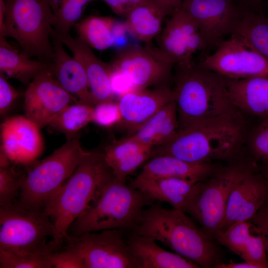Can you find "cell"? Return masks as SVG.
Instances as JSON below:
<instances>
[{
  "label": "cell",
  "instance_id": "7a4b0ae2",
  "mask_svg": "<svg viewBox=\"0 0 268 268\" xmlns=\"http://www.w3.org/2000/svg\"><path fill=\"white\" fill-rule=\"evenodd\" d=\"M132 233L160 242L200 268H215L221 262L214 240L179 209L152 203Z\"/></svg>",
  "mask_w": 268,
  "mask_h": 268
},
{
  "label": "cell",
  "instance_id": "f35d334b",
  "mask_svg": "<svg viewBox=\"0 0 268 268\" xmlns=\"http://www.w3.org/2000/svg\"><path fill=\"white\" fill-rule=\"evenodd\" d=\"M66 243V247L55 252L52 257L54 268H85L84 260L79 252Z\"/></svg>",
  "mask_w": 268,
  "mask_h": 268
},
{
  "label": "cell",
  "instance_id": "8992f818",
  "mask_svg": "<svg viewBox=\"0 0 268 268\" xmlns=\"http://www.w3.org/2000/svg\"><path fill=\"white\" fill-rule=\"evenodd\" d=\"M109 168L103 153L88 151L44 210L66 239L69 227L94 199Z\"/></svg>",
  "mask_w": 268,
  "mask_h": 268
},
{
  "label": "cell",
  "instance_id": "4dcf8cb0",
  "mask_svg": "<svg viewBox=\"0 0 268 268\" xmlns=\"http://www.w3.org/2000/svg\"><path fill=\"white\" fill-rule=\"evenodd\" d=\"M93 0H48L56 18L54 30L67 34L81 20L88 4Z\"/></svg>",
  "mask_w": 268,
  "mask_h": 268
},
{
  "label": "cell",
  "instance_id": "bcb514c9",
  "mask_svg": "<svg viewBox=\"0 0 268 268\" xmlns=\"http://www.w3.org/2000/svg\"><path fill=\"white\" fill-rule=\"evenodd\" d=\"M260 172L268 180V162H263L260 168Z\"/></svg>",
  "mask_w": 268,
  "mask_h": 268
},
{
  "label": "cell",
  "instance_id": "83f0119b",
  "mask_svg": "<svg viewBox=\"0 0 268 268\" xmlns=\"http://www.w3.org/2000/svg\"><path fill=\"white\" fill-rule=\"evenodd\" d=\"M116 20L111 17L90 15L75 26L78 37L91 48L99 51L115 45Z\"/></svg>",
  "mask_w": 268,
  "mask_h": 268
},
{
  "label": "cell",
  "instance_id": "ba28073f",
  "mask_svg": "<svg viewBox=\"0 0 268 268\" xmlns=\"http://www.w3.org/2000/svg\"><path fill=\"white\" fill-rule=\"evenodd\" d=\"M65 242L44 209H28L17 202L0 207V249L26 254L61 249Z\"/></svg>",
  "mask_w": 268,
  "mask_h": 268
},
{
  "label": "cell",
  "instance_id": "7dc6e473",
  "mask_svg": "<svg viewBox=\"0 0 268 268\" xmlns=\"http://www.w3.org/2000/svg\"><path fill=\"white\" fill-rule=\"evenodd\" d=\"M251 0L256 3L259 2L261 1V0Z\"/></svg>",
  "mask_w": 268,
  "mask_h": 268
},
{
  "label": "cell",
  "instance_id": "30bf717a",
  "mask_svg": "<svg viewBox=\"0 0 268 268\" xmlns=\"http://www.w3.org/2000/svg\"><path fill=\"white\" fill-rule=\"evenodd\" d=\"M126 230L107 229L65 239L82 257L85 268H137L124 238Z\"/></svg>",
  "mask_w": 268,
  "mask_h": 268
},
{
  "label": "cell",
  "instance_id": "ee69618b",
  "mask_svg": "<svg viewBox=\"0 0 268 268\" xmlns=\"http://www.w3.org/2000/svg\"><path fill=\"white\" fill-rule=\"evenodd\" d=\"M215 268H259L257 266L252 263L244 261V262H234L230 261L224 263L220 262L217 264Z\"/></svg>",
  "mask_w": 268,
  "mask_h": 268
},
{
  "label": "cell",
  "instance_id": "f6af8a7d",
  "mask_svg": "<svg viewBox=\"0 0 268 268\" xmlns=\"http://www.w3.org/2000/svg\"><path fill=\"white\" fill-rule=\"evenodd\" d=\"M168 8L172 12L181 7L183 0H157Z\"/></svg>",
  "mask_w": 268,
  "mask_h": 268
},
{
  "label": "cell",
  "instance_id": "5b68a950",
  "mask_svg": "<svg viewBox=\"0 0 268 268\" xmlns=\"http://www.w3.org/2000/svg\"><path fill=\"white\" fill-rule=\"evenodd\" d=\"M88 152L77 134L47 157L26 165L17 202L28 209L43 210Z\"/></svg>",
  "mask_w": 268,
  "mask_h": 268
},
{
  "label": "cell",
  "instance_id": "8d00e7d4",
  "mask_svg": "<svg viewBox=\"0 0 268 268\" xmlns=\"http://www.w3.org/2000/svg\"><path fill=\"white\" fill-rule=\"evenodd\" d=\"M121 118L118 102L113 100L100 102L93 106L92 122L99 126L110 127L118 125Z\"/></svg>",
  "mask_w": 268,
  "mask_h": 268
},
{
  "label": "cell",
  "instance_id": "2e32d148",
  "mask_svg": "<svg viewBox=\"0 0 268 268\" xmlns=\"http://www.w3.org/2000/svg\"><path fill=\"white\" fill-rule=\"evenodd\" d=\"M40 130L25 116L6 119L0 126V151L16 164L33 162L43 150Z\"/></svg>",
  "mask_w": 268,
  "mask_h": 268
},
{
  "label": "cell",
  "instance_id": "603a6c76",
  "mask_svg": "<svg viewBox=\"0 0 268 268\" xmlns=\"http://www.w3.org/2000/svg\"><path fill=\"white\" fill-rule=\"evenodd\" d=\"M191 180L172 177L139 175L131 185L153 201L165 202L183 211L195 185Z\"/></svg>",
  "mask_w": 268,
  "mask_h": 268
},
{
  "label": "cell",
  "instance_id": "7402d4cb",
  "mask_svg": "<svg viewBox=\"0 0 268 268\" xmlns=\"http://www.w3.org/2000/svg\"><path fill=\"white\" fill-rule=\"evenodd\" d=\"M227 87L232 103L241 113L258 119L268 116V76L227 78Z\"/></svg>",
  "mask_w": 268,
  "mask_h": 268
},
{
  "label": "cell",
  "instance_id": "1f68e13d",
  "mask_svg": "<svg viewBox=\"0 0 268 268\" xmlns=\"http://www.w3.org/2000/svg\"><path fill=\"white\" fill-rule=\"evenodd\" d=\"M61 249L50 248L26 254L0 249V268H51L53 254Z\"/></svg>",
  "mask_w": 268,
  "mask_h": 268
},
{
  "label": "cell",
  "instance_id": "836d02e7",
  "mask_svg": "<svg viewBox=\"0 0 268 268\" xmlns=\"http://www.w3.org/2000/svg\"><path fill=\"white\" fill-rule=\"evenodd\" d=\"M21 189V173L10 165L0 167V207L18 201Z\"/></svg>",
  "mask_w": 268,
  "mask_h": 268
},
{
  "label": "cell",
  "instance_id": "277c9868",
  "mask_svg": "<svg viewBox=\"0 0 268 268\" xmlns=\"http://www.w3.org/2000/svg\"><path fill=\"white\" fill-rule=\"evenodd\" d=\"M153 201L139 190L117 179L109 167L94 199L71 224L68 234L78 236L112 229L133 231L146 206Z\"/></svg>",
  "mask_w": 268,
  "mask_h": 268
},
{
  "label": "cell",
  "instance_id": "cb8c5ba5",
  "mask_svg": "<svg viewBox=\"0 0 268 268\" xmlns=\"http://www.w3.org/2000/svg\"><path fill=\"white\" fill-rule=\"evenodd\" d=\"M153 238L132 233L126 241L137 268H198V265L176 253L165 250Z\"/></svg>",
  "mask_w": 268,
  "mask_h": 268
},
{
  "label": "cell",
  "instance_id": "d4e9b609",
  "mask_svg": "<svg viewBox=\"0 0 268 268\" xmlns=\"http://www.w3.org/2000/svg\"><path fill=\"white\" fill-rule=\"evenodd\" d=\"M172 12L157 0H144L126 16L127 29L136 39L150 43L163 29V24Z\"/></svg>",
  "mask_w": 268,
  "mask_h": 268
},
{
  "label": "cell",
  "instance_id": "9a60e30c",
  "mask_svg": "<svg viewBox=\"0 0 268 268\" xmlns=\"http://www.w3.org/2000/svg\"><path fill=\"white\" fill-rule=\"evenodd\" d=\"M158 36L157 48L175 66L193 60L205 47L196 23L181 7L172 13Z\"/></svg>",
  "mask_w": 268,
  "mask_h": 268
},
{
  "label": "cell",
  "instance_id": "52a82bcc",
  "mask_svg": "<svg viewBox=\"0 0 268 268\" xmlns=\"http://www.w3.org/2000/svg\"><path fill=\"white\" fill-rule=\"evenodd\" d=\"M3 1L5 14L0 37L14 39L30 57L52 60L56 18L48 0Z\"/></svg>",
  "mask_w": 268,
  "mask_h": 268
},
{
  "label": "cell",
  "instance_id": "4316f807",
  "mask_svg": "<svg viewBox=\"0 0 268 268\" xmlns=\"http://www.w3.org/2000/svg\"><path fill=\"white\" fill-rule=\"evenodd\" d=\"M0 73L26 84L41 72L51 68L47 63L33 60L22 52L15 50L5 37L0 38Z\"/></svg>",
  "mask_w": 268,
  "mask_h": 268
},
{
  "label": "cell",
  "instance_id": "e0dca14e",
  "mask_svg": "<svg viewBox=\"0 0 268 268\" xmlns=\"http://www.w3.org/2000/svg\"><path fill=\"white\" fill-rule=\"evenodd\" d=\"M268 196V180L254 166L232 189L219 232L234 223L251 219Z\"/></svg>",
  "mask_w": 268,
  "mask_h": 268
},
{
  "label": "cell",
  "instance_id": "74e56055",
  "mask_svg": "<svg viewBox=\"0 0 268 268\" xmlns=\"http://www.w3.org/2000/svg\"><path fill=\"white\" fill-rule=\"evenodd\" d=\"M152 149H146L135 153L110 168L114 176L121 181L126 182L129 175L150 158Z\"/></svg>",
  "mask_w": 268,
  "mask_h": 268
},
{
  "label": "cell",
  "instance_id": "e575fe53",
  "mask_svg": "<svg viewBox=\"0 0 268 268\" xmlns=\"http://www.w3.org/2000/svg\"><path fill=\"white\" fill-rule=\"evenodd\" d=\"M149 149L152 148L128 136L106 147L103 155L106 163L111 168L125 159Z\"/></svg>",
  "mask_w": 268,
  "mask_h": 268
},
{
  "label": "cell",
  "instance_id": "ffe728a7",
  "mask_svg": "<svg viewBox=\"0 0 268 268\" xmlns=\"http://www.w3.org/2000/svg\"><path fill=\"white\" fill-rule=\"evenodd\" d=\"M215 240L238 255L244 261L254 264L259 268H268L264 235L250 220L234 223L219 232Z\"/></svg>",
  "mask_w": 268,
  "mask_h": 268
},
{
  "label": "cell",
  "instance_id": "8fae6325",
  "mask_svg": "<svg viewBox=\"0 0 268 268\" xmlns=\"http://www.w3.org/2000/svg\"><path fill=\"white\" fill-rule=\"evenodd\" d=\"M111 65L126 76L136 89L169 85L175 66L150 43L143 47H124Z\"/></svg>",
  "mask_w": 268,
  "mask_h": 268
},
{
  "label": "cell",
  "instance_id": "6da1fadb",
  "mask_svg": "<svg viewBox=\"0 0 268 268\" xmlns=\"http://www.w3.org/2000/svg\"><path fill=\"white\" fill-rule=\"evenodd\" d=\"M236 112L196 123L181 129L167 142L152 148L151 158L174 156L194 163L230 157L242 143L245 125Z\"/></svg>",
  "mask_w": 268,
  "mask_h": 268
},
{
  "label": "cell",
  "instance_id": "9c48e42d",
  "mask_svg": "<svg viewBox=\"0 0 268 268\" xmlns=\"http://www.w3.org/2000/svg\"><path fill=\"white\" fill-rule=\"evenodd\" d=\"M254 166L236 163L219 167L195 185L183 211L194 218L214 240L220 231L232 189Z\"/></svg>",
  "mask_w": 268,
  "mask_h": 268
},
{
  "label": "cell",
  "instance_id": "4fadbf2b",
  "mask_svg": "<svg viewBox=\"0 0 268 268\" xmlns=\"http://www.w3.org/2000/svg\"><path fill=\"white\" fill-rule=\"evenodd\" d=\"M181 7L196 23L205 47L217 48L242 14L230 0H183Z\"/></svg>",
  "mask_w": 268,
  "mask_h": 268
},
{
  "label": "cell",
  "instance_id": "44dd1931",
  "mask_svg": "<svg viewBox=\"0 0 268 268\" xmlns=\"http://www.w3.org/2000/svg\"><path fill=\"white\" fill-rule=\"evenodd\" d=\"M54 62L52 71L56 79L79 102L95 105L86 71L81 64L65 51L61 41L52 34Z\"/></svg>",
  "mask_w": 268,
  "mask_h": 268
},
{
  "label": "cell",
  "instance_id": "d6a6232c",
  "mask_svg": "<svg viewBox=\"0 0 268 268\" xmlns=\"http://www.w3.org/2000/svg\"><path fill=\"white\" fill-rule=\"evenodd\" d=\"M176 109V103L173 100L128 136L146 146L153 148L154 141L160 132L167 118Z\"/></svg>",
  "mask_w": 268,
  "mask_h": 268
},
{
  "label": "cell",
  "instance_id": "484cf974",
  "mask_svg": "<svg viewBox=\"0 0 268 268\" xmlns=\"http://www.w3.org/2000/svg\"><path fill=\"white\" fill-rule=\"evenodd\" d=\"M218 168L212 162L194 163L174 156L161 155L150 158L144 164L139 174L181 178L198 182L210 176Z\"/></svg>",
  "mask_w": 268,
  "mask_h": 268
},
{
  "label": "cell",
  "instance_id": "3957f363",
  "mask_svg": "<svg viewBox=\"0 0 268 268\" xmlns=\"http://www.w3.org/2000/svg\"><path fill=\"white\" fill-rule=\"evenodd\" d=\"M175 67L172 91L179 129L239 111L229 96L226 77L201 67L193 60Z\"/></svg>",
  "mask_w": 268,
  "mask_h": 268
},
{
  "label": "cell",
  "instance_id": "ac0fdd59",
  "mask_svg": "<svg viewBox=\"0 0 268 268\" xmlns=\"http://www.w3.org/2000/svg\"><path fill=\"white\" fill-rule=\"evenodd\" d=\"M173 100L172 89L169 85L129 92L121 96L118 102L122 116L118 124L128 129L132 134Z\"/></svg>",
  "mask_w": 268,
  "mask_h": 268
},
{
  "label": "cell",
  "instance_id": "d590c367",
  "mask_svg": "<svg viewBox=\"0 0 268 268\" xmlns=\"http://www.w3.org/2000/svg\"><path fill=\"white\" fill-rule=\"evenodd\" d=\"M258 120L249 136V148L256 160L268 162V116Z\"/></svg>",
  "mask_w": 268,
  "mask_h": 268
},
{
  "label": "cell",
  "instance_id": "7bdbcfd3",
  "mask_svg": "<svg viewBox=\"0 0 268 268\" xmlns=\"http://www.w3.org/2000/svg\"><path fill=\"white\" fill-rule=\"evenodd\" d=\"M106 3L117 15L126 17L135 6L144 0H100Z\"/></svg>",
  "mask_w": 268,
  "mask_h": 268
},
{
  "label": "cell",
  "instance_id": "60d3db41",
  "mask_svg": "<svg viewBox=\"0 0 268 268\" xmlns=\"http://www.w3.org/2000/svg\"><path fill=\"white\" fill-rule=\"evenodd\" d=\"M111 85L114 96H118L119 98L129 92L136 90L126 76L113 67Z\"/></svg>",
  "mask_w": 268,
  "mask_h": 268
},
{
  "label": "cell",
  "instance_id": "7c38bea8",
  "mask_svg": "<svg viewBox=\"0 0 268 268\" xmlns=\"http://www.w3.org/2000/svg\"><path fill=\"white\" fill-rule=\"evenodd\" d=\"M199 66L230 79L268 76V60L251 49L238 35L223 41Z\"/></svg>",
  "mask_w": 268,
  "mask_h": 268
},
{
  "label": "cell",
  "instance_id": "f546056e",
  "mask_svg": "<svg viewBox=\"0 0 268 268\" xmlns=\"http://www.w3.org/2000/svg\"><path fill=\"white\" fill-rule=\"evenodd\" d=\"M93 106L77 102L65 107L48 126L64 134L67 139L77 135L78 132L92 121Z\"/></svg>",
  "mask_w": 268,
  "mask_h": 268
},
{
  "label": "cell",
  "instance_id": "f1b7e54d",
  "mask_svg": "<svg viewBox=\"0 0 268 268\" xmlns=\"http://www.w3.org/2000/svg\"><path fill=\"white\" fill-rule=\"evenodd\" d=\"M233 33L239 36L251 49L268 60V19L264 16L250 11H243Z\"/></svg>",
  "mask_w": 268,
  "mask_h": 268
},
{
  "label": "cell",
  "instance_id": "b9f144b4",
  "mask_svg": "<svg viewBox=\"0 0 268 268\" xmlns=\"http://www.w3.org/2000/svg\"><path fill=\"white\" fill-rule=\"evenodd\" d=\"M249 220L261 230L264 235L268 259V196L260 209Z\"/></svg>",
  "mask_w": 268,
  "mask_h": 268
},
{
  "label": "cell",
  "instance_id": "ab89813d",
  "mask_svg": "<svg viewBox=\"0 0 268 268\" xmlns=\"http://www.w3.org/2000/svg\"><path fill=\"white\" fill-rule=\"evenodd\" d=\"M19 93L8 82L5 76L0 75V114L3 116L19 96Z\"/></svg>",
  "mask_w": 268,
  "mask_h": 268
},
{
  "label": "cell",
  "instance_id": "d6986e66",
  "mask_svg": "<svg viewBox=\"0 0 268 268\" xmlns=\"http://www.w3.org/2000/svg\"><path fill=\"white\" fill-rule=\"evenodd\" d=\"M52 34L70 50L73 56L83 67L95 105L113 100L115 96L111 85V64H106L97 58L91 47L79 37L74 38L69 33H59L55 30Z\"/></svg>",
  "mask_w": 268,
  "mask_h": 268
},
{
  "label": "cell",
  "instance_id": "5bb4252c",
  "mask_svg": "<svg viewBox=\"0 0 268 268\" xmlns=\"http://www.w3.org/2000/svg\"><path fill=\"white\" fill-rule=\"evenodd\" d=\"M78 102L54 78L51 68L29 83L25 93V116L41 129L67 106Z\"/></svg>",
  "mask_w": 268,
  "mask_h": 268
}]
</instances>
